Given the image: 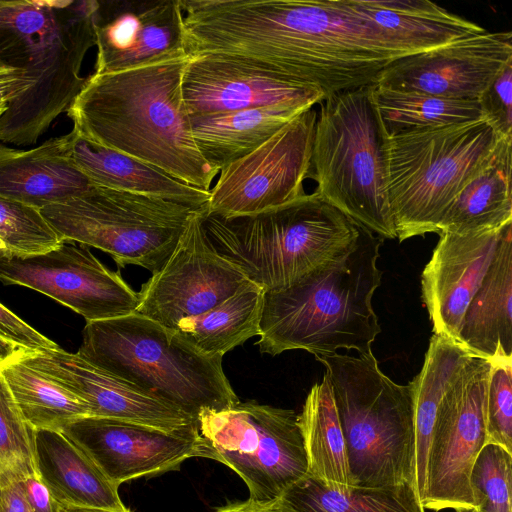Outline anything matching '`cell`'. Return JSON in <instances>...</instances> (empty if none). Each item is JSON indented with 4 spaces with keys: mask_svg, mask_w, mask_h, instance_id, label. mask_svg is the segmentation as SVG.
I'll list each match as a JSON object with an SVG mask.
<instances>
[{
    "mask_svg": "<svg viewBox=\"0 0 512 512\" xmlns=\"http://www.w3.org/2000/svg\"><path fill=\"white\" fill-rule=\"evenodd\" d=\"M197 53L247 58L334 94L374 85L402 58L351 0H202L192 25Z\"/></svg>",
    "mask_w": 512,
    "mask_h": 512,
    "instance_id": "cell-1",
    "label": "cell"
},
{
    "mask_svg": "<svg viewBox=\"0 0 512 512\" xmlns=\"http://www.w3.org/2000/svg\"><path fill=\"white\" fill-rule=\"evenodd\" d=\"M189 54L89 77L67 108L81 137L210 191L219 173L200 154L181 95Z\"/></svg>",
    "mask_w": 512,
    "mask_h": 512,
    "instance_id": "cell-2",
    "label": "cell"
},
{
    "mask_svg": "<svg viewBox=\"0 0 512 512\" xmlns=\"http://www.w3.org/2000/svg\"><path fill=\"white\" fill-rule=\"evenodd\" d=\"M384 239L360 226L353 247L293 285L264 292L261 353L305 350L314 356L371 350L381 332L372 298L381 284L377 267Z\"/></svg>",
    "mask_w": 512,
    "mask_h": 512,
    "instance_id": "cell-3",
    "label": "cell"
},
{
    "mask_svg": "<svg viewBox=\"0 0 512 512\" xmlns=\"http://www.w3.org/2000/svg\"><path fill=\"white\" fill-rule=\"evenodd\" d=\"M92 365L195 420L239 402L221 356H208L175 330L137 312L88 321L76 352Z\"/></svg>",
    "mask_w": 512,
    "mask_h": 512,
    "instance_id": "cell-4",
    "label": "cell"
},
{
    "mask_svg": "<svg viewBox=\"0 0 512 512\" xmlns=\"http://www.w3.org/2000/svg\"><path fill=\"white\" fill-rule=\"evenodd\" d=\"M204 210L215 250L265 292L287 288L346 254L360 229L316 192L251 216L224 219Z\"/></svg>",
    "mask_w": 512,
    "mask_h": 512,
    "instance_id": "cell-5",
    "label": "cell"
},
{
    "mask_svg": "<svg viewBox=\"0 0 512 512\" xmlns=\"http://www.w3.org/2000/svg\"><path fill=\"white\" fill-rule=\"evenodd\" d=\"M326 369L345 439L350 484L414 488L415 430L409 384L391 380L372 350L315 356Z\"/></svg>",
    "mask_w": 512,
    "mask_h": 512,
    "instance_id": "cell-6",
    "label": "cell"
},
{
    "mask_svg": "<svg viewBox=\"0 0 512 512\" xmlns=\"http://www.w3.org/2000/svg\"><path fill=\"white\" fill-rule=\"evenodd\" d=\"M373 85L320 102L312 148L315 192L382 239L397 238L388 198L389 136Z\"/></svg>",
    "mask_w": 512,
    "mask_h": 512,
    "instance_id": "cell-7",
    "label": "cell"
},
{
    "mask_svg": "<svg viewBox=\"0 0 512 512\" xmlns=\"http://www.w3.org/2000/svg\"><path fill=\"white\" fill-rule=\"evenodd\" d=\"M96 0H56L42 18L20 31L0 32V61L25 69L35 85L8 104L0 140L35 144L83 88L80 69L96 45Z\"/></svg>",
    "mask_w": 512,
    "mask_h": 512,
    "instance_id": "cell-8",
    "label": "cell"
},
{
    "mask_svg": "<svg viewBox=\"0 0 512 512\" xmlns=\"http://www.w3.org/2000/svg\"><path fill=\"white\" fill-rule=\"evenodd\" d=\"M499 138L485 119L389 136L388 198L397 238L437 233Z\"/></svg>",
    "mask_w": 512,
    "mask_h": 512,
    "instance_id": "cell-9",
    "label": "cell"
},
{
    "mask_svg": "<svg viewBox=\"0 0 512 512\" xmlns=\"http://www.w3.org/2000/svg\"><path fill=\"white\" fill-rule=\"evenodd\" d=\"M196 211L159 197L96 185L40 209L62 242L100 249L119 267L137 265L152 274L167 262Z\"/></svg>",
    "mask_w": 512,
    "mask_h": 512,
    "instance_id": "cell-10",
    "label": "cell"
},
{
    "mask_svg": "<svg viewBox=\"0 0 512 512\" xmlns=\"http://www.w3.org/2000/svg\"><path fill=\"white\" fill-rule=\"evenodd\" d=\"M201 457L219 461L247 485L249 499L276 500L308 474L298 414L291 409L238 402L198 416Z\"/></svg>",
    "mask_w": 512,
    "mask_h": 512,
    "instance_id": "cell-11",
    "label": "cell"
},
{
    "mask_svg": "<svg viewBox=\"0 0 512 512\" xmlns=\"http://www.w3.org/2000/svg\"><path fill=\"white\" fill-rule=\"evenodd\" d=\"M489 361L468 356L445 392L427 453L426 491L422 508L476 509L470 475L487 444L485 395Z\"/></svg>",
    "mask_w": 512,
    "mask_h": 512,
    "instance_id": "cell-12",
    "label": "cell"
},
{
    "mask_svg": "<svg viewBox=\"0 0 512 512\" xmlns=\"http://www.w3.org/2000/svg\"><path fill=\"white\" fill-rule=\"evenodd\" d=\"M317 112L307 109L248 155L220 170L204 213L224 219L260 214L304 195Z\"/></svg>",
    "mask_w": 512,
    "mask_h": 512,
    "instance_id": "cell-13",
    "label": "cell"
},
{
    "mask_svg": "<svg viewBox=\"0 0 512 512\" xmlns=\"http://www.w3.org/2000/svg\"><path fill=\"white\" fill-rule=\"evenodd\" d=\"M0 281L40 292L80 314L88 321L134 313L135 292L83 245L61 242L38 254L0 250Z\"/></svg>",
    "mask_w": 512,
    "mask_h": 512,
    "instance_id": "cell-14",
    "label": "cell"
},
{
    "mask_svg": "<svg viewBox=\"0 0 512 512\" xmlns=\"http://www.w3.org/2000/svg\"><path fill=\"white\" fill-rule=\"evenodd\" d=\"M204 209L193 214L167 262L138 292L135 312L169 329L208 311L249 282L211 244L203 226Z\"/></svg>",
    "mask_w": 512,
    "mask_h": 512,
    "instance_id": "cell-15",
    "label": "cell"
},
{
    "mask_svg": "<svg viewBox=\"0 0 512 512\" xmlns=\"http://www.w3.org/2000/svg\"><path fill=\"white\" fill-rule=\"evenodd\" d=\"M181 95L189 117L272 105L309 109L324 100L311 85L262 63L220 53L190 56L181 77Z\"/></svg>",
    "mask_w": 512,
    "mask_h": 512,
    "instance_id": "cell-16",
    "label": "cell"
},
{
    "mask_svg": "<svg viewBox=\"0 0 512 512\" xmlns=\"http://www.w3.org/2000/svg\"><path fill=\"white\" fill-rule=\"evenodd\" d=\"M512 63L510 32L486 30L391 62L375 85L447 99L478 100Z\"/></svg>",
    "mask_w": 512,
    "mask_h": 512,
    "instance_id": "cell-17",
    "label": "cell"
},
{
    "mask_svg": "<svg viewBox=\"0 0 512 512\" xmlns=\"http://www.w3.org/2000/svg\"><path fill=\"white\" fill-rule=\"evenodd\" d=\"M119 487L129 480L178 469L201 457L198 428L169 431L139 423L87 416L61 431Z\"/></svg>",
    "mask_w": 512,
    "mask_h": 512,
    "instance_id": "cell-18",
    "label": "cell"
},
{
    "mask_svg": "<svg viewBox=\"0 0 512 512\" xmlns=\"http://www.w3.org/2000/svg\"><path fill=\"white\" fill-rule=\"evenodd\" d=\"M179 0L98 1L94 14L96 74L188 54Z\"/></svg>",
    "mask_w": 512,
    "mask_h": 512,
    "instance_id": "cell-19",
    "label": "cell"
},
{
    "mask_svg": "<svg viewBox=\"0 0 512 512\" xmlns=\"http://www.w3.org/2000/svg\"><path fill=\"white\" fill-rule=\"evenodd\" d=\"M18 358L73 393L90 416L124 420L169 431L198 428V421L59 346L21 350Z\"/></svg>",
    "mask_w": 512,
    "mask_h": 512,
    "instance_id": "cell-20",
    "label": "cell"
},
{
    "mask_svg": "<svg viewBox=\"0 0 512 512\" xmlns=\"http://www.w3.org/2000/svg\"><path fill=\"white\" fill-rule=\"evenodd\" d=\"M505 226L439 233L421 274L422 299L434 334L458 343L464 314L492 263Z\"/></svg>",
    "mask_w": 512,
    "mask_h": 512,
    "instance_id": "cell-21",
    "label": "cell"
},
{
    "mask_svg": "<svg viewBox=\"0 0 512 512\" xmlns=\"http://www.w3.org/2000/svg\"><path fill=\"white\" fill-rule=\"evenodd\" d=\"M73 131L29 150L0 145V197L41 209L88 191L93 184L71 159Z\"/></svg>",
    "mask_w": 512,
    "mask_h": 512,
    "instance_id": "cell-22",
    "label": "cell"
},
{
    "mask_svg": "<svg viewBox=\"0 0 512 512\" xmlns=\"http://www.w3.org/2000/svg\"><path fill=\"white\" fill-rule=\"evenodd\" d=\"M458 344L487 361L512 360V222L464 314Z\"/></svg>",
    "mask_w": 512,
    "mask_h": 512,
    "instance_id": "cell-23",
    "label": "cell"
},
{
    "mask_svg": "<svg viewBox=\"0 0 512 512\" xmlns=\"http://www.w3.org/2000/svg\"><path fill=\"white\" fill-rule=\"evenodd\" d=\"M386 45L409 56L485 29L427 0H351Z\"/></svg>",
    "mask_w": 512,
    "mask_h": 512,
    "instance_id": "cell-24",
    "label": "cell"
},
{
    "mask_svg": "<svg viewBox=\"0 0 512 512\" xmlns=\"http://www.w3.org/2000/svg\"><path fill=\"white\" fill-rule=\"evenodd\" d=\"M33 447L36 473L58 504L127 510L118 487L62 432L33 430Z\"/></svg>",
    "mask_w": 512,
    "mask_h": 512,
    "instance_id": "cell-25",
    "label": "cell"
},
{
    "mask_svg": "<svg viewBox=\"0 0 512 512\" xmlns=\"http://www.w3.org/2000/svg\"><path fill=\"white\" fill-rule=\"evenodd\" d=\"M72 131L71 159L93 185L159 197L194 210L206 207L209 191L185 184L151 165L93 143Z\"/></svg>",
    "mask_w": 512,
    "mask_h": 512,
    "instance_id": "cell-26",
    "label": "cell"
},
{
    "mask_svg": "<svg viewBox=\"0 0 512 512\" xmlns=\"http://www.w3.org/2000/svg\"><path fill=\"white\" fill-rule=\"evenodd\" d=\"M306 110L294 105H272L190 116L191 133L202 157L220 172Z\"/></svg>",
    "mask_w": 512,
    "mask_h": 512,
    "instance_id": "cell-27",
    "label": "cell"
},
{
    "mask_svg": "<svg viewBox=\"0 0 512 512\" xmlns=\"http://www.w3.org/2000/svg\"><path fill=\"white\" fill-rule=\"evenodd\" d=\"M512 137L499 138L484 167L445 212L441 232L499 229L512 222Z\"/></svg>",
    "mask_w": 512,
    "mask_h": 512,
    "instance_id": "cell-28",
    "label": "cell"
},
{
    "mask_svg": "<svg viewBox=\"0 0 512 512\" xmlns=\"http://www.w3.org/2000/svg\"><path fill=\"white\" fill-rule=\"evenodd\" d=\"M468 356L470 354L458 343L433 334L423 366L409 383L415 430L414 490L420 505L425 497L427 453L436 414L445 392Z\"/></svg>",
    "mask_w": 512,
    "mask_h": 512,
    "instance_id": "cell-29",
    "label": "cell"
},
{
    "mask_svg": "<svg viewBox=\"0 0 512 512\" xmlns=\"http://www.w3.org/2000/svg\"><path fill=\"white\" fill-rule=\"evenodd\" d=\"M264 289L246 283L232 296L174 329L186 342L208 356H221L260 333Z\"/></svg>",
    "mask_w": 512,
    "mask_h": 512,
    "instance_id": "cell-30",
    "label": "cell"
},
{
    "mask_svg": "<svg viewBox=\"0 0 512 512\" xmlns=\"http://www.w3.org/2000/svg\"><path fill=\"white\" fill-rule=\"evenodd\" d=\"M283 512H425L412 485L330 487L307 474L273 500Z\"/></svg>",
    "mask_w": 512,
    "mask_h": 512,
    "instance_id": "cell-31",
    "label": "cell"
},
{
    "mask_svg": "<svg viewBox=\"0 0 512 512\" xmlns=\"http://www.w3.org/2000/svg\"><path fill=\"white\" fill-rule=\"evenodd\" d=\"M298 424L308 461V474L330 487H349L346 444L327 377L310 389Z\"/></svg>",
    "mask_w": 512,
    "mask_h": 512,
    "instance_id": "cell-32",
    "label": "cell"
},
{
    "mask_svg": "<svg viewBox=\"0 0 512 512\" xmlns=\"http://www.w3.org/2000/svg\"><path fill=\"white\" fill-rule=\"evenodd\" d=\"M16 354L0 362V373L32 430L61 432L71 422L90 416L85 402Z\"/></svg>",
    "mask_w": 512,
    "mask_h": 512,
    "instance_id": "cell-33",
    "label": "cell"
},
{
    "mask_svg": "<svg viewBox=\"0 0 512 512\" xmlns=\"http://www.w3.org/2000/svg\"><path fill=\"white\" fill-rule=\"evenodd\" d=\"M372 97L388 136L485 119L478 100H455L373 85Z\"/></svg>",
    "mask_w": 512,
    "mask_h": 512,
    "instance_id": "cell-34",
    "label": "cell"
},
{
    "mask_svg": "<svg viewBox=\"0 0 512 512\" xmlns=\"http://www.w3.org/2000/svg\"><path fill=\"white\" fill-rule=\"evenodd\" d=\"M32 475H37L33 430L0 373V488Z\"/></svg>",
    "mask_w": 512,
    "mask_h": 512,
    "instance_id": "cell-35",
    "label": "cell"
},
{
    "mask_svg": "<svg viewBox=\"0 0 512 512\" xmlns=\"http://www.w3.org/2000/svg\"><path fill=\"white\" fill-rule=\"evenodd\" d=\"M512 453L496 444H486L470 475L477 512H512Z\"/></svg>",
    "mask_w": 512,
    "mask_h": 512,
    "instance_id": "cell-36",
    "label": "cell"
},
{
    "mask_svg": "<svg viewBox=\"0 0 512 512\" xmlns=\"http://www.w3.org/2000/svg\"><path fill=\"white\" fill-rule=\"evenodd\" d=\"M0 238L7 251L16 254L43 253L62 241L40 210L0 197Z\"/></svg>",
    "mask_w": 512,
    "mask_h": 512,
    "instance_id": "cell-37",
    "label": "cell"
},
{
    "mask_svg": "<svg viewBox=\"0 0 512 512\" xmlns=\"http://www.w3.org/2000/svg\"><path fill=\"white\" fill-rule=\"evenodd\" d=\"M485 395L487 444L512 453V360L489 361Z\"/></svg>",
    "mask_w": 512,
    "mask_h": 512,
    "instance_id": "cell-38",
    "label": "cell"
},
{
    "mask_svg": "<svg viewBox=\"0 0 512 512\" xmlns=\"http://www.w3.org/2000/svg\"><path fill=\"white\" fill-rule=\"evenodd\" d=\"M478 102L497 136L512 137V63L501 71Z\"/></svg>",
    "mask_w": 512,
    "mask_h": 512,
    "instance_id": "cell-39",
    "label": "cell"
},
{
    "mask_svg": "<svg viewBox=\"0 0 512 512\" xmlns=\"http://www.w3.org/2000/svg\"><path fill=\"white\" fill-rule=\"evenodd\" d=\"M0 337L28 351H43L58 345L0 303Z\"/></svg>",
    "mask_w": 512,
    "mask_h": 512,
    "instance_id": "cell-40",
    "label": "cell"
},
{
    "mask_svg": "<svg viewBox=\"0 0 512 512\" xmlns=\"http://www.w3.org/2000/svg\"><path fill=\"white\" fill-rule=\"evenodd\" d=\"M35 85L25 70L0 61V104H9Z\"/></svg>",
    "mask_w": 512,
    "mask_h": 512,
    "instance_id": "cell-41",
    "label": "cell"
},
{
    "mask_svg": "<svg viewBox=\"0 0 512 512\" xmlns=\"http://www.w3.org/2000/svg\"><path fill=\"white\" fill-rule=\"evenodd\" d=\"M18 484L32 512H59V504L38 475L27 476Z\"/></svg>",
    "mask_w": 512,
    "mask_h": 512,
    "instance_id": "cell-42",
    "label": "cell"
},
{
    "mask_svg": "<svg viewBox=\"0 0 512 512\" xmlns=\"http://www.w3.org/2000/svg\"><path fill=\"white\" fill-rule=\"evenodd\" d=\"M0 512H32L18 482L0 488Z\"/></svg>",
    "mask_w": 512,
    "mask_h": 512,
    "instance_id": "cell-43",
    "label": "cell"
},
{
    "mask_svg": "<svg viewBox=\"0 0 512 512\" xmlns=\"http://www.w3.org/2000/svg\"><path fill=\"white\" fill-rule=\"evenodd\" d=\"M214 512H283L274 501L258 502L251 499L229 502Z\"/></svg>",
    "mask_w": 512,
    "mask_h": 512,
    "instance_id": "cell-44",
    "label": "cell"
},
{
    "mask_svg": "<svg viewBox=\"0 0 512 512\" xmlns=\"http://www.w3.org/2000/svg\"><path fill=\"white\" fill-rule=\"evenodd\" d=\"M24 350L0 337V362L14 356L19 351Z\"/></svg>",
    "mask_w": 512,
    "mask_h": 512,
    "instance_id": "cell-45",
    "label": "cell"
},
{
    "mask_svg": "<svg viewBox=\"0 0 512 512\" xmlns=\"http://www.w3.org/2000/svg\"><path fill=\"white\" fill-rule=\"evenodd\" d=\"M59 512H131L129 509L125 511H116L110 509H99V508H84V507H74V506H66L59 504Z\"/></svg>",
    "mask_w": 512,
    "mask_h": 512,
    "instance_id": "cell-46",
    "label": "cell"
},
{
    "mask_svg": "<svg viewBox=\"0 0 512 512\" xmlns=\"http://www.w3.org/2000/svg\"><path fill=\"white\" fill-rule=\"evenodd\" d=\"M8 104H0V117L4 114V112L7 110Z\"/></svg>",
    "mask_w": 512,
    "mask_h": 512,
    "instance_id": "cell-47",
    "label": "cell"
},
{
    "mask_svg": "<svg viewBox=\"0 0 512 512\" xmlns=\"http://www.w3.org/2000/svg\"><path fill=\"white\" fill-rule=\"evenodd\" d=\"M0 250H7V247L1 238H0Z\"/></svg>",
    "mask_w": 512,
    "mask_h": 512,
    "instance_id": "cell-48",
    "label": "cell"
},
{
    "mask_svg": "<svg viewBox=\"0 0 512 512\" xmlns=\"http://www.w3.org/2000/svg\"><path fill=\"white\" fill-rule=\"evenodd\" d=\"M455 512H477L476 509H471V510H455Z\"/></svg>",
    "mask_w": 512,
    "mask_h": 512,
    "instance_id": "cell-49",
    "label": "cell"
}]
</instances>
